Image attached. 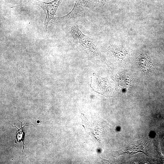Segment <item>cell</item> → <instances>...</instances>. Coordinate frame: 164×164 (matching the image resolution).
<instances>
[{
	"label": "cell",
	"instance_id": "cell-1",
	"mask_svg": "<svg viewBox=\"0 0 164 164\" xmlns=\"http://www.w3.org/2000/svg\"><path fill=\"white\" fill-rule=\"evenodd\" d=\"M87 5L80 0H76L71 11L67 15L54 17L51 20L53 24L60 26L81 24L87 26L89 22L86 18V13L88 9Z\"/></svg>",
	"mask_w": 164,
	"mask_h": 164
},
{
	"label": "cell",
	"instance_id": "cell-6",
	"mask_svg": "<svg viewBox=\"0 0 164 164\" xmlns=\"http://www.w3.org/2000/svg\"><path fill=\"white\" fill-rule=\"evenodd\" d=\"M143 147L141 146V144H138V145H134V146H132L129 147L128 149H127L126 151H125V152L124 153H127L128 154H132V153L134 150H135L133 152V154L136 153L140 151V152H142L144 153H145V150L144 149Z\"/></svg>",
	"mask_w": 164,
	"mask_h": 164
},
{
	"label": "cell",
	"instance_id": "cell-3",
	"mask_svg": "<svg viewBox=\"0 0 164 164\" xmlns=\"http://www.w3.org/2000/svg\"><path fill=\"white\" fill-rule=\"evenodd\" d=\"M63 0H54L49 2H45L38 0H28L27 2L23 3L16 6H24L26 5H37L41 7L46 12V16L44 23L43 28L45 32L49 22L56 15L57 9Z\"/></svg>",
	"mask_w": 164,
	"mask_h": 164
},
{
	"label": "cell",
	"instance_id": "cell-5",
	"mask_svg": "<svg viewBox=\"0 0 164 164\" xmlns=\"http://www.w3.org/2000/svg\"><path fill=\"white\" fill-rule=\"evenodd\" d=\"M140 66L143 68L146 69L150 66V61L149 58L145 55H140L138 59Z\"/></svg>",
	"mask_w": 164,
	"mask_h": 164
},
{
	"label": "cell",
	"instance_id": "cell-4",
	"mask_svg": "<svg viewBox=\"0 0 164 164\" xmlns=\"http://www.w3.org/2000/svg\"><path fill=\"white\" fill-rule=\"evenodd\" d=\"M24 120V118H23V120L21 122L20 121H19V120H18V121H19L21 123V128L20 129L18 128L15 125H15L13 126L12 125V127H15V128H16L17 129V134H16V139L15 141V143H17L19 142L22 141L23 144V148L22 150V154L23 150L25 148V144L24 142V135H25V133L23 132V128L24 127H25V126H28L29 125H33L35 127V126L33 125L32 124H30L29 125H27L26 124L27 123H26V124L24 126H22V123L23 122V121Z\"/></svg>",
	"mask_w": 164,
	"mask_h": 164
},
{
	"label": "cell",
	"instance_id": "cell-2",
	"mask_svg": "<svg viewBox=\"0 0 164 164\" xmlns=\"http://www.w3.org/2000/svg\"><path fill=\"white\" fill-rule=\"evenodd\" d=\"M70 27L71 36L77 44L87 53L95 56L98 55V52L91 39L81 31L78 25H71Z\"/></svg>",
	"mask_w": 164,
	"mask_h": 164
},
{
	"label": "cell",
	"instance_id": "cell-7",
	"mask_svg": "<svg viewBox=\"0 0 164 164\" xmlns=\"http://www.w3.org/2000/svg\"><path fill=\"white\" fill-rule=\"evenodd\" d=\"M111 0H92L94 7L97 6H100L104 5L106 3ZM139 1L140 0H135Z\"/></svg>",
	"mask_w": 164,
	"mask_h": 164
}]
</instances>
